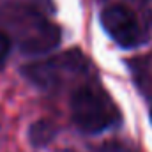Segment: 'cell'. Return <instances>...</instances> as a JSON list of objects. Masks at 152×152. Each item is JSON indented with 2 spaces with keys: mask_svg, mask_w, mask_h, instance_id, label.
Segmentation results:
<instances>
[{
  "mask_svg": "<svg viewBox=\"0 0 152 152\" xmlns=\"http://www.w3.org/2000/svg\"><path fill=\"white\" fill-rule=\"evenodd\" d=\"M9 51H11V39L4 32H0V64L7 58Z\"/></svg>",
  "mask_w": 152,
  "mask_h": 152,
  "instance_id": "8992f818",
  "label": "cell"
},
{
  "mask_svg": "<svg viewBox=\"0 0 152 152\" xmlns=\"http://www.w3.org/2000/svg\"><path fill=\"white\" fill-rule=\"evenodd\" d=\"M87 73H88V60L76 50L23 67V75L42 90H51L62 85L66 78L83 76Z\"/></svg>",
  "mask_w": 152,
  "mask_h": 152,
  "instance_id": "7a4b0ae2",
  "label": "cell"
},
{
  "mask_svg": "<svg viewBox=\"0 0 152 152\" xmlns=\"http://www.w3.org/2000/svg\"><path fill=\"white\" fill-rule=\"evenodd\" d=\"M151 120H152V110H151Z\"/></svg>",
  "mask_w": 152,
  "mask_h": 152,
  "instance_id": "52a82bcc",
  "label": "cell"
},
{
  "mask_svg": "<svg viewBox=\"0 0 152 152\" xmlns=\"http://www.w3.org/2000/svg\"><path fill=\"white\" fill-rule=\"evenodd\" d=\"M57 134V127L51 120H46V118H41L37 122H34L28 129V138L32 142V145L36 147H44L48 145Z\"/></svg>",
  "mask_w": 152,
  "mask_h": 152,
  "instance_id": "5b68a950",
  "label": "cell"
},
{
  "mask_svg": "<svg viewBox=\"0 0 152 152\" xmlns=\"http://www.w3.org/2000/svg\"><path fill=\"white\" fill-rule=\"evenodd\" d=\"M71 117L76 127L87 134H97L120 124L117 104L97 83H85L73 92Z\"/></svg>",
  "mask_w": 152,
  "mask_h": 152,
  "instance_id": "6da1fadb",
  "label": "cell"
},
{
  "mask_svg": "<svg viewBox=\"0 0 152 152\" xmlns=\"http://www.w3.org/2000/svg\"><path fill=\"white\" fill-rule=\"evenodd\" d=\"M60 42V30L44 18L27 20L20 27V50L25 55H42Z\"/></svg>",
  "mask_w": 152,
  "mask_h": 152,
  "instance_id": "277c9868",
  "label": "cell"
},
{
  "mask_svg": "<svg viewBox=\"0 0 152 152\" xmlns=\"http://www.w3.org/2000/svg\"><path fill=\"white\" fill-rule=\"evenodd\" d=\"M101 25L104 32L122 48H134L143 39L136 14L122 4L108 5L101 11Z\"/></svg>",
  "mask_w": 152,
  "mask_h": 152,
  "instance_id": "3957f363",
  "label": "cell"
}]
</instances>
